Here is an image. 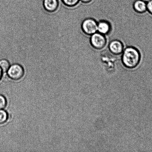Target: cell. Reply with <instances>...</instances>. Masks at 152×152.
Masks as SVG:
<instances>
[{"label":"cell","instance_id":"obj_6","mask_svg":"<svg viewBox=\"0 0 152 152\" xmlns=\"http://www.w3.org/2000/svg\"><path fill=\"white\" fill-rule=\"evenodd\" d=\"M112 26L108 21L102 20L98 22V32L105 36L111 33Z\"/></svg>","mask_w":152,"mask_h":152},{"label":"cell","instance_id":"obj_2","mask_svg":"<svg viewBox=\"0 0 152 152\" xmlns=\"http://www.w3.org/2000/svg\"><path fill=\"white\" fill-rule=\"evenodd\" d=\"M90 36V44L96 50H102L106 45L107 40L105 35L96 32Z\"/></svg>","mask_w":152,"mask_h":152},{"label":"cell","instance_id":"obj_8","mask_svg":"<svg viewBox=\"0 0 152 152\" xmlns=\"http://www.w3.org/2000/svg\"><path fill=\"white\" fill-rule=\"evenodd\" d=\"M133 8L138 13H145L147 11V3L142 0H136L134 2Z\"/></svg>","mask_w":152,"mask_h":152},{"label":"cell","instance_id":"obj_7","mask_svg":"<svg viewBox=\"0 0 152 152\" xmlns=\"http://www.w3.org/2000/svg\"><path fill=\"white\" fill-rule=\"evenodd\" d=\"M59 0H43V5L45 10L48 12H54L59 6Z\"/></svg>","mask_w":152,"mask_h":152},{"label":"cell","instance_id":"obj_16","mask_svg":"<svg viewBox=\"0 0 152 152\" xmlns=\"http://www.w3.org/2000/svg\"><path fill=\"white\" fill-rule=\"evenodd\" d=\"M142 1H145V2L147 3L149 1H150V0H142Z\"/></svg>","mask_w":152,"mask_h":152},{"label":"cell","instance_id":"obj_13","mask_svg":"<svg viewBox=\"0 0 152 152\" xmlns=\"http://www.w3.org/2000/svg\"><path fill=\"white\" fill-rule=\"evenodd\" d=\"M147 10L152 15V0L147 3Z\"/></svg>","mask_w":152,"mask_h":152},{"label":"cell","instance_id":"obj_4","mask_svg":"<svg viewBox=\"0 0 152 152\" xmlns=\"http://www.w3.org/2000/svg\"><path fill=\"white\" fill-rule=\"evenodd\" d=\"M7 73V75L10 79L17 80L23 77L24 74V69L20 64H14L10 65Z\"/></svg>","mask_w":152,"mask_h":152},{"label":"cell","instance_id":"obj_14","mask_svg":"<svg viewBox=\"0 0 152 152\" xmlns=\"http://www.w3.org/2000/svg\"><path fill=\"white\" fill-rule=\"evenodd\" d=\"M93 1V0H80V1L83 4H89Z\"/></svg>","mask_w":152,"mask_h":152},{"label":"cell","instance_id":"obj_10","mask_svg":"<svg viewBox=\"0 0 152 152\" xmlns=\"http://www.w3.org/2000/svg\"><path fill=\"white\" fill-rule=\"evenodd\" d=\"M65 5L69 7H75L79 3L80 0H61Z\"/></svg>","mask_w":152,"mask_h":152},{"label":"cell","instance_id":"obj_3","mask_svg":"<svg viewBox=\"0 0 152 152\" xmlns=\"http://www.w3.org/2000/svg\"><path fill=\"white\" fill-rule=\"evenodd\" d=\"M81 26L83 32L87 35L98 32V22L94 19L88 18L84 19Z\"/></svg>","mask_w":152,"mask_h":152},{"label":"cell","instance_id":"obj_11","mask_svg":"<svg viewBox=\"0 0 152 152\" xmlns=\"http://www.w3.org/2000/svg\"><path fill=\"white\" fill-rule=\"evenodd\" d=\"M8 119L7 113L4 110H0V125L4 124Z\"/></svg>","mask_w":152,"mask_h":152},{"label":"cell","instance_id":"obj_1","mask_svg":"<svg viewBox=\"0 0 152 152\" xmlns=\"http://www.w3.org/2000/svg\"><path fill=\"white\" fill-rule=\"evenodd\" d=\"M121 54L122 63L128 69H134L140 63V51L133 46H129L124 48Z\"/></svg>","mask_w":152,"mask_h":152},{"label":"cell","instance_id":"obj_5","mask_svg":"<svg viewBox=\"0 0 152 152\" xmlns=\"http://www.w3.org/2000/svg\"><path fill=\"white\" fill-rule=\"evenodd\" d=\"M108 47L111 53L117 56L121 54L124 49L123 42L117 39L112 40L109 44Z\"/></svg>","mask_w":152,"mask_h":152},{"label":"cell","instance_id":"obj_9","mask_svg":"<svg viewBox=\"0 0 152 152\" xmlns=\"http://www.w3.org/2000/svg\"><path fill=\"white\" fill-rule=\"evenodd\" d=\"M10 66V62L6 59H2L0 60V68L3 73L7 72Z\"/></svg>","mask_w":152,"mask_h":152},{"label":"cell","instance_id":"obj_15","mask_svg":"<svg viewBox=\"0 0 152 152\" xmlns=\"http://www.w3.org/2000/svg\"><path fill=\"white\" fill-rule=\"evenodd\" d=\"M3 71L1 70V68H0V80H1V77H2L3 75Z\"/></svg>","mask_w":152,"mask_h":152},{"label":"cell","instance_id":"obj_12","mask_svg":"<svg viewBox=\"0 0 152 152\" xmlns=\"http://www.w3.org/2000/svg\"><path fill=\"white\" fill-rule=\"evenodd\" d=\"M7 105V101L5 97L0 94V110L4 109Z\"/></svg>","mask_w":152,"mask_h":152}]
</instances>
